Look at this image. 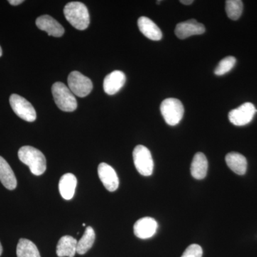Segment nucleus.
<instances>
[{"mask_svg":"<svg viewBox=\"0 0 257 257\" xmlns=\"http://www.w3.org/2000/svg\"><path fill=\"white\" fill-rule=\"evenodd\" d=\"M18 157L23 163L28 166L34 175H42L46 171V158L41 151L35 147H21L18 152Z\"/></svg>","mask_w":257,"mask_h":257,"instance_id":"1","label":"nucleus"},{"mask_svg":"<svg viewBox=\"0 0 257 257\" xmlns=\"http://www.w3.org/2000/svg\"><path fill=\"white\" fill-rule=\"evenodd\" d=\"M64 15L67 21L77 30H86L90 23L87 7L79 2H72L66 5L64 8Z\"/></svg>","mask_w":257,"mask_h":257,"instance_id":"2","label":"nucleus"},{"mask_svg":"<svg viewBox=\"0 0 257 257\" xmlns=\"http://www.w3.org/2000/svg\"><path fill=\"white\" fill-rule=\"evenodd\" d=\"M52 92L55 104L64 111H74L77 107V101L73 93L64 83L57 82L52 85Z\"/></svg>","mask_w":257,"mask_h":257,"instance_id":"3","label":"nucleus"},{"mask_svg":"<svg viewBox=\"0 0 257 257\" xmlns=\"http://www.w3.org/2000/svg\"><path fill=\"white\" fill-rule=\"evenodd\" d=\"M160 111L166 123L170 126L178 124L184 113L183 104L180 100L175 98H168L162 101Z\"/></svg>","mask_w":257,"mask_h":257,"instance_id":"4","label":"nucleus"},{"mask_svg":"<svg viewBox=\"0 0 257 257\" xmlns=\"http://www.w3.org/2000/svg\"><path fill=\"white\" fill-rule=\"evenodd\" d=\"M133 160L135 167L140 175L148 177L152 175L154 161L152 154L146 147L138 145L133 151Z\"/></svg>","mask_w":257,"mask_h":257,"instance_id":"5","label":"nucleus"},{"mask_svg":"<svg viewBox=\"0 0 257 257\" xmlns=\"http://www.w3.org/2000/svg\"><path fill=\"white\" fill-rule=\"evenodd\" d=\"M10 103L12 109L19 117L29 122H33L36 120V111L31 103L25 98L13 94L10 96Z\"/></svg>","mask_w":257,"mask_h":257,"instance_id":"6","label":"nucleus"},{"mask_svg":"<svg viewBox=\"0 0 257 257\" xmlns=\"http://www.w3.org/2000/svg\"><path fill=\"white\" fill-rule=\"evenodd\" d=\"M67 82L69 89L79 97L87 96L92 92L93 84L91 79L77 71H73L69 74Z\"/></svg>","mask_w":257,"mask_h":257,"instance_id":"7","label":"nucleus"},{"mask_svg":"<svg viewBox=\"0 0 257 257\" xmlns=\"http://www.w3.org/2000/svg\"><path fill=\"white\" fill-rule=\"evenodd\" d=\"M256 111L252 103L246 102L236 109L230 111L229 119L236 126H244L251 122Z\"/></svg>","mask_w":257,"mask_h":257,"instance_id":"8","label":"nucleus"},{"mask_svg":"<svg viewBox=\"0 0 257 257\" xmlns=\"http://www.w3.org/2000/svg\"><path fill=\"white\" fill-rule=\"evenodd\" d=\"M175 32L176 36L181 40H184L193 35H202L205 32V27L192 19L179 23L176 26Z\"/></svg>","mask_w":257,"mask_h":257,"instance_id":"9","label":"nucleus"},{"mask_svg":"<svg viewBox=\"0 0 257 257\" xmlns=\"http://www.w3.org/2000/svg\"><path fill=\"white\" fill-rule=\"evenodd\" d=\"M98 175L104 187L109 192H113L119 187V180L116 172L110 165L101 163L98 167Z\"/></svg>","mask_w":257,"mask_h":257,"instance_id":"10","label":"nucleus"},{"mask_svg":"<svg viewBox=\"0 0 257 257\" xmlns=\"http://www.w3.org/2000/svg\"><path fill=\"white\" fill-rule=\"evenodd\" d=\"M157 228L158 224L155 219L144 217L139 219L134 225V233L140 239H150L156 234Z\"/></svg>","mask_w":257,"mask_h":257,"instance_id":"11","label":"nucleus"},{"mask_svg":"<svg viewBox=\"0 0 257 257\" xmlns=\"http://www.w3.org/2000/svg\"><path fill=\"white\" fill-rule=\"evenodd\" d=\"M126 82V76L121 71L115 70L106 76L103 83L104 92L113 95L119 92Z\"/></svg>","mask_w":257,"mask_h":257,"instance_id":"12","label":"nucleus"},{"mask_svg":"<svg viewBox=\"0 0 257 257\" xmlns=\"http://www.w3.org/2000/svg\"><path fill=\"white\" fill-rule=\"evenodd\" d=\"M37 28L46 32L50 36L60 37L64 35V29L57 20L49 15H42L37 19Z\"/></svg>","mask_w":257,"mask_h":257,"instance_id":"13","label":"nucleus"},{"mask_svg":"<svg viewBox=\"0 0 257 257\" xmlns=\"http://www.w3.org/2000/svg\"><path fill=\"white\" fill-rule=\"evenodd\" d=\"M138 24L140 32L147 38L153 41H159L162 38V33L160 29L150 18L141 17L139 18Z\"/></svg>","mask_w":257,"mask_h":257,"instance_id":"14","label":"nucleus"},{"mask_svg":"<svg viewBox=\"0 0 257 257\" xmlns=\"http://www.w3.org/2000/svg\"><path fill=\"white\" fill-rule=\"evenodd\" d=\"M77 180L73 174H65L61 177L59 182V190L62 197L66 200H70L73 198L77 187Z\"/></svg>","mask_w":257,"mask_h":257,"instance_id":"15","label":"nucleus"},{"mask_svg":"<svg viewBox=\"0 0 257 257\" xmlns=\"http://www.w3.org/2000/svg\"><path fill=\"white\" fill-rule=\"evenodd\" d=\"M0 182L9 190H13L17 187L18 182L14 172L9 164L3 157L0 156Z\"/></svg>","mask_w":257,"mask_h":257,"instance_id":"16","label":"nucleus"},{"mask_svg":"<svg viewBox=\"0 0 257 257\" xmlns=\"http://www.w3.org/2000/svg\"><path fill=\"white\" fill-rule=\"evenodd\" d=\"M77 240L71 236H64L57 243V253L59 257H74L77 253Z\"/></svg>","mask_w":257,"mask_h":257,"instance_id":"17","label":"nucleus"},{"mask_svg":"<svg viewBox=\"0 0 257 257\" xmlns=\"http://www.w3.org/2000/svg\"><path fill=\"white\" fill-rule=\"evenodd\" d=\"M226 165L234 173L243 175L247 169V161L241 154L237 152H230L225 157Z\"/></svg>","mask_w":257,"mask_h":257,"instance_id":"18","label":"nucleus"},{"mask_svg":"<svg viewBox=\"0 0 257 257\" xmlns=\"http://www.w3.org/2000/svg\"><path fill=\"white\" fill-rule=\"evenodd\" d=\"M191 174L196 179L205 178L207 174L208 161L202 152H197L193 158L191 165Z\"/></svg>","mask_w":257,"mask_h":257,"instance_id":"19","label":"nucleus"},{"mask_svg":"<svg viewBox=\"0 0 257 257\" xmlns=\"http://www.w3.org/2000/svg\"><path fill=\"white\" fill-rule=\"evenodd\" d=\"M95 232L92 226H87L82 237L77 241V253L84 254L92 247L95 241Z\"/></svg>","mask_w":257,"mask_h":257,"instance_id":"20","label":"nucleus"},{"mask_svg":"<svg viewBox=\"0 0 257 257\" xmlns=\"http://www.w3.org/2000/svg\"><path fill=\"white\" fill-rule=\"evenodd\" d=\"M18 257H41L36 245L30 240L20 239L17 246Z\"/></svg>","mask_w":257,"mask_h":257,"instance_id":"21","label":"nucleus"},{"mask_svg":"<svg viewBox=\"0 0 257 257\" xmlns=\"http://www.w3.org/2000/svg\"><path fill=\"white\" fill-rule=\"evenodd\" d=\"M243 11V3L241 0H227L226 1V13L228 18L237 20Z\"/></svg>","mask_w":257,"mask_h":257,"instance_id":"22","label":"nucleus"},{"mask_svg":"<svg viewBox=\"0 0 257 257\" xmlns=\"http://www.w3.org/2000/svg\"><path fill=\"white\" fill-rule=\"evenodd\" d=\"M236 60L234 57L229 56L221 60L214 69V74L217 76H222L232 69L236 64Z\"/></svg>","mask_w":257,"mask_h":257,"instance_id":"23","label":"nucleus"},{"mask_svg":"<svg viewBox=\"0 0 257 257\" xmlns=\"http://www.w3.org/2000/svg\"><path fill=\"white\" fill-rule=\"evenodd\" d=\"M203 250L199 245L193 243L184 251L182 257H202Z\"/></svg>","mask_w":257,"mask_h":257,"instance_id":"24","label":"nucleus"},{"mask_svg":"<svg viewBox=\"0 0 257 257\" xmlns=\"http://www.w3.org/2000/svg\"><path fill=\"white\" fill-rule=\"evenodd\" d=\"M23 3H24L23 0H10L9 1L10 4L13 5V6H17V5L22 4Z\"/></svg>","mask_w":257,"mask_h":257,"instance_id":"25","label":"nucleus"},{"mask_svg":"<svg viewBox=\"0 0 257 257\" xmlns=\"http://www.w3.org/2000/svg\"><path fill=\"white\" fill-rule=\"evenodd\" d=\"M180 3L185 5H192L194 1L193 0H181Z\"/></svg>","mask_w":257,"mask_h":257,"instance_id":"26","label":"nucleus"},{"mask_svg":"<svg viewBox=\"0 0 257 257\" xmlns=\"http://www.w3.org/2000/svg\"><path fill=\"white\" fill-rule=\"evenodd\" d=\"M3 246H2L1 243H0V256H1L2 253H3Z\"/></svg>","mask_w":257,"mask_h":257,"instance_id":"27","label":"nucleus"},{"mask_svg":"<svg viewBox=\"0 0 257 257\" xmlns=\"http://www.w3.org/2000/svg\"><path fill=\"white\" fill-rule=\"evenodd\" d=\"M3 55V50H2L1 47H0V57Z\"/></svg>","mask_w":257,"mask_h":257,"instance_id":"28","label":"nucleus"}]
</instances>
